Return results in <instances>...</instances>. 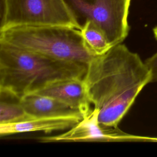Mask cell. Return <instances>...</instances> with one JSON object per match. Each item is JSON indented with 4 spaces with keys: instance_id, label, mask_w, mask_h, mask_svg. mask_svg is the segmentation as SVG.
Here are the masks:
<instances>
[{
    "instance_id": "ba28073f",
    "label": "cell",
    "mask_w": 157,
    "mask_h": 157,
    "mask_svg": "<svg viewBox=\"0 0 157 157\" xmlns=\"http://www.w3.org/2000/svg\"><path fill=\"white\" fill-rule=\"evenodd\" d=\"M25 110L31 117H75L82 119V113L68 104L52 97L32 93L21 98Z\"/></svg>"
},
{
    "instance_id": "5b68a950",
    "label": "cell",
    "mask_w": 157,
    "mask_h": 157,
    "mask_svg": "<svg viewBox=\"0 0 157 157\" xmlns=\"http://www.w3.org/2000/svg\"><path fill=\"white\" fill-rule=\"evenodd\" d=\"M131 0H64L80 27L91 21L106 35L113 47L122 43L129 31V9Z\"/></svg>"
},
{
    "instance_id": "7c38bea8",
    "label": "cell",
    "mask_w": 157,
    "mask_h": 157,
    "mask_svg": "<svg viewBox=\"0 0 157 157\" xmlns=\"http://www.w3.org/2000/svg\"><path fill=\"white\" fill-rule=\"evenodd\" d=\"M148 69L151 72V83L157 82V52L145 61Z\"/></svg>"
},
{
    "instance_id": "3957f363",
    "label": "cell",
    "mask_w": 157,
    "mask_h": 157,
    "mask_svg": "<svg viewBox=\"0 0 157 157\" xmlns=\"http://www.w3.org/2000/svg\"><path fill=\"white\" fill-rule=\"evenodd\" d=\"M0 41L54 58L86 66L97 55L81 30L67 26H21L0 31Z\"/></svg>"
},
{
    "instance_id": "8992f818",
    "label": "cell",
    "mask_w": 157,
    "mask_h": 157,
    "mask_svg": "<svg viewBox=\"0 0 157 157\" xmlns=\"http://www.w3.org/2000/svg\"><path fill=\"white\" fill-rule=\"evenodd\" d=\"M42 142H137V136L127 134L119 128L99 123L94 109L74 126L63 134L41 137Z\"/></svg>"
},
{
    "instance_id": "4fadbf2b",
    "label": "cell",
    "mask_w": 157,
    "mask_h": 157,
    "mask_svg": "<svg viewBox=\"0 0 157 157\" xmlns=\"http://www.w3.org/2000/svg\"><path fill=\"white\" fill-rule=\"evenodd\" d=\"M142 142H157V137H146V136H142Z\"/></svg>"
},
{
    "instance_id": "30bf717a",
    "label": "cell",
    "mask_w": 157,
    "mask_h": 157,
    "mask_svg": "<svg viewBox=\"0 0 157 157\" xmlns=\"http://www.w3.org/2000/svg\"><path fill=\"white\" fill-rule=\"evenodd\" d=\"M33 118L21 104V98L12 91L0 88V124L17 123Z\"/></svg>"
},
{
    "instance_id": "7a4b0ae2",
    "label": "cell",
    "mask_w": 157,
    "mask_h": 157,
    "mask_svg": "<svg viewBox=\"0 0 157 157\" xmlns=\"http://www.w3.org/2000/svg\"><path fill=\"white\" fill-rule=\"evenodd\" d=\"M87 67L0 41V88L21 98L59 80L84 79Z\"/></svg>"
},
{
    "instance_id": "6da1fadb",
    "label": "cell",
    "mask_w": 157,
    "mask_h": 157,
    "mask_svg": "<svg viewBox=\"0 0 157 157\" xmlns=\"http://www.w3.org/2000/svg\"><path fill=\"white\" fill-rule=\"evenodd\" d=\"M151 77L139 55L122 43L96 56L88 65L84 82L99 123L117 128Z\"/></svg>"
},
{
    "instance_id": "5bb4252c",
    "label": "cell",
    "mask_w": 157,
    "mask_h": 157,
    "mask_svg": "<svg viewBox=\"0 0 157 157\" xmlns=\"http://www.w3.org/2000/svg\"><path fill=\"white\" fill-rule=\"evenodd\" d=\"M153 34H154V37L156 39V40H157V26H155L153 29Z\"/></svg>"
},
{
    "instance_id": "8fae6325",
    "label": "cell",
    "mask_w": 157,
    "mask_h": 157,
    "mask_svg": "<svg viewBox=\"0 0 157 157\" xmlns=\"http://www.w3.org/2000/svg\"><path fill=\"white\" fill-rule=\"evenodd\" d=\"M81 32L87 46L95 55H103L112 47L103 31L91 21L85 23Z\"/></svg>"
},
{
    "instance_id": "277c9868",
    "label": "cell",
    "mask_w": 157,
    "mask_h": 157,
    "mask_svg": "<svg viewBox=\"0 0 157 157\" xmlns=\"http://www.w3.org/2000/svg\"><path fill=\"white\" fill-rule=\"evenodd\" d=\"M21 26L80 27L64 0H1L0 31Z\"/></svg>"
},
{
    "instance_id": "52a82bcc",
    "label": "cell",
    "mask_w": 157,
    "mask_h": 157,
    "mask_svg": "<svg viewBox=\"0 0 157 157\" xmlns=\"http://www.w3.org/2000/svg\"><path fill=\"white\" fill-rule=\"evenodd\" d=\"M35 93L57 99L78 109L83 117L91 110L84 79L69 78L59 80Z\"/></svg>"
},
{
    "instance_id": "9c48e42d",
    "label": "cell",
    "mask_w": 157,
    "mask_h": 157,
    "mask_svg": "<svg viewBox=\"0 0 157 157\" xmlns=\"http://www.w3.org/2000/svg\"><path fill=\"white\" fill-rule=\"evenodd\" d=\"M81 120L75 117H33L17 123L0 124V135L5 136L33 131L48 133L54 131L69 129Z\"/></svg>"
}]
</instances>
